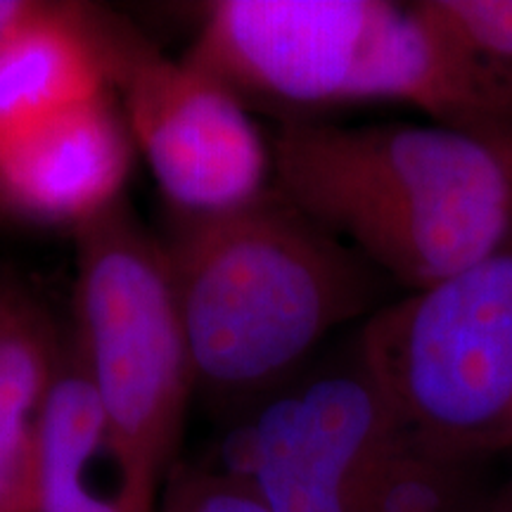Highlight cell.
Returning a JSON list of instances; mask_svg holds the SVG:
<instances>
[{
	"label": "cell",
	"mask_w": 512,
	"mask_h": 512,
	"mask_svg": "<svg viewBox=\"0 0 512 512\" xmlns=\"http://www.w3.org/2000/svg\"><path fill=\"white\" fill-rule=\"evenodd\" d=\"M273 190L389 283L425 290L512 245V128L280 121Z\"/></svg>",
	"instance_id": "1"
},
{
	"label": "cell",
	"mask_w": 512,
	"mask_h": 512,
	"mask_svg": "<svg viewBox=\"0 0 512 512\" xmlns=\"http://www.w3.org/2000/svg\"><path fill=\"white\" fill-rule=\"evenodd\" d=\"M197 392L264 401L330 332L370 318L392 283L273 188L247 207L176 219L162 242Z\"/></svg>",
	"instance_id": "2"
},
{
	"label": "cell",
	"mask_w": 512,
	"mask_h": 512,
	"mask_svg": "<svg viewBox=\"0 0 512 512\" xmlns=\"http://www.w3.org/2000/svg\"><path fill=\"white\" fill-rule=\"evenodd\" d=\"M183 60L283 121L399 102L441 124L512 128L420 3L219 0Z\"/></svg>",
	"instance_id": "3"
},
{
	"label": "cell",
	"mask_w": 512,
	"mask_h": 512,
	"mask_svg": "<svg viewBox=\"0 0 512 512\" xmlns=\"http://www.w3.org/2000/svg\"><path fill=\"white\" fill-rule=\"evenodd\" d=\"M74 349L119 453L162 491L195 392L164 245L119 197L76 226Z\"/></svg>",
	"instance_id": "4"
},
{
	"label": "cell",
	"mask_w": 512,
	"mask_h": 512,
	"mask_svg": "<svg viewBox=\"0 0 512 512\" xmlns=\"http://www.w3.org/2000/svg\"><path fill=\"white\" fill-rule=\"evenodd\" d=\"M356 344L418 444L465 463L512 444V245L384 304Z\"/></svg>",
	"instance_id": "5"
},
{
	"label": "cell",
	"mask_w": 512,
	"mask_h": 512,
	"mask_svg": "<svg viewBox=\"0 0 512 512\" xmlns=\"http://www.w3.org/2000/svg\"><path fill=\"white\" fill-rule=\"evenodd\" d=\"M81 22L176 219L228 214L273 188L271 140L245 102L183 57H166L112 12L81 5Z\"/></svg>",
	"instance_id": "6"
},
{
	"label": "cell",
	"mask_w": 512,
	"mask_h": 512,
	"mask_svg": "<svg viewBox=\"0 0 512 512\" xmlns=\"http://www.w3.org/2000/svg\"><path fill=\"white\" fill-rule=\"evenodd\" d=\"M403 432L387 389L358 344L347 356L275 389L230 439V475L268 512H363L368 477Z\"/></svg>",
	"instance_id": "7"
},
{
	"label": "cell",
	"mask_w": 512,
	"mask_h": 512,
	"mask_svg": "<svg viewBox=\"0 0 512 512\" xmlns=\"http://www.w3.org/2000/svg\"><path fill=\"white\" fill-rule=\"evenodd\" d=\"M133 138L110 91L0 140V207L36 223L81 226L119 197Z\"/></svg>",
	"instance_id": "8"
},
{
	"label": "cell",
	"mask_w": 512,
	"mask_h": 512,
	"mask_svg": "<svg viewBox=\"0 0 512 512\" xmlns=\"http://www.w3.org/2000/svg\"><path fill=\"white\" fill-rule=\"evenodd\" d=\"M159 496L119 453L67 339L38 425L34 512H157Z\"/></svg>",
	"instance_id": "9"
},
{
	"label": "cell",
	"mask_w": 512,
	"mask_h": 512,
	"mask_svg": "<svg viewBox=\"0 0 512 512\" xmlns=\"http://www.w3.org/2000/svg\"><path fill=\"white\" fill-rule=\"evenodd\" d=\"M62 344L43 304L0 275V512H34L38 425Z\"/></svg>",
	"instance_id": "10"
},
{
	"label": "cell",
	"mask_w": 512,
	"mask_h": 512,
	"mask_svg": "<svg viewBox=\"0 0 512 512\" xmlns=\"http://www.w3.org/2000/svg\"><path fill=\"white\" fill-rule=\"evenodd\" d=\"M105 91L81 3H43L0 43V140Z\"/></svg>",
	"instance_id": "11"
},
{
	"label": "cell",
	"mask_w": 512,
	"mask_h": 512,
	"mask_svg": "<svg viewBox=\"0 0 512 512\" xmlns=\"http://www.w3.org/2000/svg\"><path fill=\"white\" fill-rule=\"evenodd\" d=\"M472 465L441 456L401 432L370 472L363 512H470Z\"/></svg>",
	"instance_id": "12"
},
{
	"label": "cell",
	"mask_w": 512,
	"mask_h": 512,
	"mask_svg": "<svg viewBox=\"0 0 512 512\" xmlns=\"http://www.w3.org/2000/svg\"><path fill=\"white\" fill-rule=\"evenodd\" d=\"M420 8L512 119V0H420Z\"/></svg>",
	"instance_id": "13"
},
{
	"label": "cell",
	"mask_w": 512,
	"mask_h": 512,
	"mask_svg": "<svg viewBox=\"0 0 512 512\" xmlns=\"http://www.w3.org/2000/svg\"><path fill=\"white\" fill-rule=\"evenodd\" d=\"M157 512H268L254 486L226 470L176 465L166 477Z\"/></svg>",
	"instance_id": "14"
},
{
	"label": "cell",
	"mask_w": 512,
	"mask_h": 512,
	"mask_svg": "<svg viewBox=\"0 0 512 512\" xmlns=\"http://www.w3.org/2000/svg\"><path fill=\"white\" fill-rule=\"evenodd\" d=\"M41 0H0V43L41 12Z\"/></svg>",
	"instance_id": "15"
},
{
	"label": "cell",
	"mask_w": 512,
	"mask_h": 512,
	"mask_svg": "<svg viewBox=\"0 0 512 512\" xmlns=\"http://www.w3.org/2000/svg\"><path fill=\"white\" fill-rule=\"evenodd\" d=\"M503 512H512V496H510V501L505 503V508H503Z\"/></svg>",
	"instance_id": "16"
}]
</instances>
